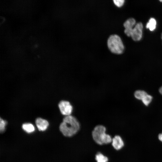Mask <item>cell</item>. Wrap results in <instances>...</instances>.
<instances>
[{
	"label": "cell",
	"mask_w": 162,
	"mask_h": 162,
	"mask_svg": "<svg viewBox=\"0 0 162 162\" xmlns=\"http://www.w3.org/2000/svg\"><path fill=\"white\" fill-rule=\"evenodd\" d=\"M159 92L160 94H162V86L159 88Z\"/></svg>",
	"instance_id": "16"
},
{
	"label": "cell",
	"mask_w": 162,
	"mask_h": 162,
	"mask_svg": "<svg viewBox=\"0 0 162 162\" xmlns=\"http://www.w3.org/2000/svg\"><path fill=\"white\" fill-rule=\"evenodd\" d=\"M80 128V124L77 119L74 116H66L60 124V130L63 134L70 137L76 134Z\"/></svg>",
	"instance_id": "1"
},
{
	"label": "cell",
	"mask_w": 162,
	"mask_h": 162,
	"mask_svg": "<svg viewBox=\"0 0 162 162\" xmlns=\"http://www.w3.org/2000/svg\"><path fill=\"white\" fill-rule=\"evenodd\" d=\"M106 128L103 125H98L94 128L92 131V136L98 144L101 145L112 142V139L109 135L106 133Z\"/></svg>",
	"instance_id": "2"
},
{
	"label": "cell",
	"mask_w": 162,
	"mask_h": 162,
	"mask_svg": "<svg viewBox=\"0 0 162 162\" xmlns=\"http://www.w3.org/2000/svg\"><path fill=\"white\" fill-rule=\"evenodd\" d=\"M113 2L114 4L118 7H121L124 4V0H114Z\"/></svg>",
	"instance_id": "14"
},
{
	"label": "cell",
	"mask_w": 162,
	"mask_h": 162,
	"mask_svg": "<svg viewBox=\"0 0 162 162\" xmlns=\"http://www.w3.org/2000/svg\"><path fill=\"white\" fill-rule=\"evenodd\" d=\"M97 162H107L108 158L101 153H98L95 156Z\"/></svg>",
	"instance_id": "12"
},
{
	"label": "cell",
	"mask_w": 162,
	"mask_h": 162,
	"mask_svg": "<svg viewBox=\"0 0 162 162\" xmlns=\"http://www.w3.org/2000/svg\"><path fill=\"white\" fill-rule=\"evenodd\" d=\"M161 39L162 40V33L161 34Z\"/></svg>",
	"instance_id": "17"
},
{
	"label": "cell",
	"mask_w": 162,
	"mask_h": 162,
	"mask_svg": "<svg viewBox=\"0 0 162 162\" xmlns=\"http://www.w3.org/2000/svg\"><path fill=\"white\" fill-rule=\"evenodd\" d=\"M160 2H162V0H160Z\"/></svg>",
	"instance_id": "18"
},
{
	"label": "cell",
	"mask_w": 162,
	"mask_h": 162,
	"mask_svg": "<svg viewBox=\"0 0 162 162\" xmlns=\"http://www.w3.org/2000/svg\"><path fill=\"white\" fill-rule=\"evenodd\" d=\"M107 44L109 49L113 53L120 54L124 51V45L121 38L118 35H111L108 38Z\"/></svg>",
	"instance_id": "3"
},
{
	"label": "cell",
	"mask_w": 162,
	"mask_h": 162,
	"mask_svg": "<svg viewBox=\"0 0 162 162\" xmlns=\"http://www.w3.org/2000/svg\"><path fill=\"white\" fill-rule=\"evenodd\" d=\"M58 107L61 113L66 116L70 115L73 107L69 102L62 100L58 104Z\"/></svg>",
	"instance_id": "5"
},
{
	"label": "cell",
	"mask_w": 162,
	"mask_h": 162,
	"mask_svg": "<svg viewBox=\"0 0 162 162\" xmlns=\"http://www.w3.org/2000/svg\"><path fill=\"white\" fill-rule=\"evenodd\" d=\"M37 127L40 131L45 130L49 125L48 122L44 119L41 118H38L35 122Z\"/></svg>",
	"instance_id": "8"
},
{
	"label": "cell",
	"mask_w": 162,
	"mask_h": 162,
	"mask_svg": "<svg viewBox=\"0 0 162 162\" xmlns=\"http://www.w3.org/2000/svg\"><path fill=\"white\" fill-rule=\"evenodd\" d=\"M6 122L0 118V130L1 132H3L5 130Z\"/></svg>",
	"instance_id": "13"
},
{
	"label": "cell",
	"mask_w": 162,
	"mask_h": 162,
	"mask_svg": "<svg viewBox=\"0 0 162 162\" xmlns=\"http://www.w3.org/2000/svg\"><path fill=\"white\" fill-rule=\"evenodd\" d=\"M158 138L160 141H162V133L159 135Z\"/></svg>",
	"instance_id": "15"
},
{
	"label": "cell",
	"mask_w": 162,
	"mask_h": 162,
	"mask_svg": "<svg viewBox=\"0 0 162 162\" xmlns=\"http://www.w3.org/2000/svg\"><path fill=\"white\" fill-rule=\"evenodd\" d=\"M148 94L145 91L141 90L136 91L134 93V96L136 99L143 100Z\"/></svg>",
	"instance_id": "10"
},
{
	"label": "cell",
	"mask_w": 162,
	"mask_h": 162,
	"mask_svg": "<svg viewBox=\"0 0 162 162\" xmlns=\"http://www.w3.org/2000/svg\"><path fill=\"white\" fill-rule=\"evenodd\" d=\"M143 26L141 22L136 23L132 29L130 37L135 41H138L142 38V35Z\"/></svg>",
	"instance_id": "4"
},
{
	"label": "cell",
	"mask_w": 162,
	"mask_h": 162,
	"mask_svg": "<svg viewBox=\"0 0 162 162\" xmlns=\"http://www.w3.org/2000/svg\"><path fill=\"white\" fill-rule=\"evenodd\" d=\"M112 145L117 150L121 149L123 146L124 143L121 137L118 135L115 136L112 140Z\"/></svg>",
	"instance_id": "7"
},
{
	"label": "cell",
	"mask_w": 162,
	"mask_h": 162,
	"mask_svg": "<svg viewBox=\"0 0 162 162\" xmlns=\"http://www.w3.org/2000/svg\"><path fill=\"white\" fill-rule=\"evenodd\" d=\"M136 23L135 20L132 18L127 19L124 23L123 26L125 28L124 32L128 36L130 37L131 32Z\"/></svg>",
	"instance_id": "6"
},
{
	"label": "cell",
	"mask_w": 162,
	"mask_h": 162,
	"mask_svg": "<svg viewBox=\"0 0 162 162\" xmlns=\"http://www.w3.org/2000/svg\"><path fill=\"white\" fill-rule=\"evenodd\" d=\"M156 24L155 19L153 18H151L146 24V28L149 29L150 31H153L155 29Z\"/></svg>",
	"instance_id": "9"
},
{
	"label": "cell",
	"mask_w": 162,
	"mask_h": 162,
	"mask_svg": "<svg viewBox=\"0 0 162 162\" xmlns=\"http://www.w3.org/2000/svg\"><path fill=\"white\" fill-rule=\"evenodd\" d=\"M22 127L24 131L29 133L34 132L35 130L34 127L33 125L29 123L23 124Z\"/></svg>",
	"instance_id": "11"
}]
</instances>
